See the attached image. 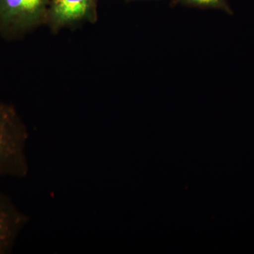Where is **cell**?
<instances>
[{
  "instance_id": "6da1fadb",
  "label": "cell",
  "mask_w": 254,
  "mask_h": 254,
  "mask_svg": "<svg viewBox=\"0 0 254 254\" xmlns=\"http://www.w3.org/2000/svg\"><path fill=\"white\" fill-rule=\"evenodd\" d=\"M27 129L16 110L0 102V177L27 175Z\"/></svg>"
},
{
  "instance_id": "8992f818",
  "label": "cell",
  "mask_w": 254,
  "mask_h": 254,
  "mask_svg": "<svg viewBox=\"0 0 254 254\" xmlns=\"http://www.w3.org/2000/svg\"><path fill=\"white\" fill-rule=\"evenodd\" d=\"M173 1H174V0H173Z\"/></svg>"
},
{
  "instance_id": "3957f363",
  "label": "cell",
  "mask_w": 254,
  "mask_h": 254,
  "mask_svg": "<svg viewBox=\"0 0 254 254\" xmlns=\"http://www.w3.org/2000/svg\"><path fill=\"white\" fill-rule=\"evenodd\" d=\"M27 222L28 217L0 190V254L10 253Z\"/></svg>"
},
{
  "instance_id": "277c9868",
  "label": "cell",
  "mask_w": 254,
  "mask_h": 254,
  "mask_svg": "<svg viewBox=\"0 0 254 254\" xmlns=\"http://www.w3.org/2000/svg\"><path fill=\"white\" fill-rule=\"evenodd\" d=\"M96 0H51L48 19L55 26L73 24L91 18Z\"/></svg>"
},
{
  "instance_id": "5b68a950",
  "label": "cell",
  "mask_w": 254,
  "mask_h": 254,
  "mask_svg": "<svg viewBox=\"0 0 254 254\" xmlns=\"http://www.w3.org/2000/svg\"><path fill=\"white\" fill-rule=\"evenodd\" d=\"M182 4L200 8V9H211L221 10L227 14H232L233 11L228 4L227 0H174Z\"/></svg>"
},
{
  "instance_id": "7a4b0ae2",
  "label": "cell",
  "mask_w": 254,
  "mask_h": 254,
  "mask_svg": "<svg viewBox=\"0 0 254 254\" xmlns=\"http://www.w3.org/2000/svg\"><path fill=\"white\" fill-rule=\"evenodd\" d=\"M51 0H0V33L14 38L48 19Z\"/></svg>"
}]
</instances>
